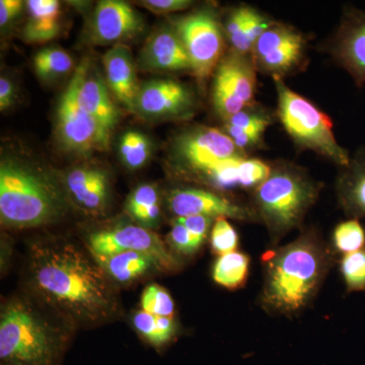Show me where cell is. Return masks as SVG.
I'll use <instances>...</instances> for the list:
<instances>
[{
  "instance_id": "cell-1",
  "label": "cell",
  "mask_w": 365,
  "mask_h": 365,
  "mask_svg": "<svg viewBox=\"0 0 365 365\" xmlns=\"http://www.w3.org/2000/svg\"><path fill=\"white\" fill-rule=\"evenodd\" d=\"M31 277L46 302L72 318L98 321L114 309L105 271L71 245L35 248Z\"/></svg>"
},
{
  "instance_id": "cell-2",
  "label": "cell",
  "mask_w": 365,
  "mask_h": 365,
  "mask_svg": "<svg viewBox=\"0 0 365 365\" xmlns=\"http://www.w3.org/2000/svg\"><path fill=\"white\" fill-rule=\"evenodd\" d=\"M259 302L268 314L294 316L317 297L335 262V251L314 227L264 256Z\"/></svg>"
},
{
  "instance_id": "cell-3",
  "label": "cell",
  "mask_w": 365,
  "mask_h": 365,
  "mask_svg": "<svg viewBox=\"0 0 365 365\" xmlns=\"http://www.w3.org/2000/svg\"><path fill=\"white\" fill-rule=\"evenodd\" d=\"M323 185L306 169L285 162L272 163L267 179L251 191V206L267 230L272 246L302 227L319 199Z\"/></svg>"
},
{
  "instance_id": "cell-4",
  "label": "cell",
  "mask_w": 365,
  "mask_h": 365,
  "mask_svg": "<svg viewBox=\"0 0 365 365\" xmlns=\"http://www.w3.org/2000/svg\"><path fill=\"white\" fill-rule=\"evenodd\" d=\"M58 189L49 179L13 160L0 165V215L14 227L51 222L62 210Z\"/></svg>"
},
{
  "instance_id": "cell-5",
  "label": "cell",
  "mask_w": 365,
  "mask_h": 365,
  "mask_svg": "<svg viewBox=\"0 0 365 365\" xmlns=\"http://www.w3.org/2000/svg\"><path fill=\"white\" fill-rule=\"evenodd\" d=\"M63 348L61 334L25 302H11L2 312L1 365H58Z\"/></svg>"
},
{
  "instance_id": "cell-6",
  "label": "cell",
  "mask_w": 365,
  "mask_h": 365,
  "mask_svg": "<svg viewBox=\"0 0 365 365\" xmlns=\"http://www.w3.org/2000/svg\"><path fill=\"white\" fill-rule=\"evenodd\" d=\"M273 81L277 93L276 116L295 145L299 150L313 151L341 168L347 167L351 157L335 138L331 118L292 90L284 79Z\"/></svg>"
},
{
  "instance_id": "cell-7",
  "label": "cell",
  "mask_w": 365,
  "mask_h": 365,
  "mask_svg": "<svg viewBox=\"0 0 365 365\" xmlns=\"http://www.w3.org/2000/svg\"><path fill=\"white\" fill-rule=\"evenodd\" d=\"M174 30L188 54L192 73L199 83H205L225 57V36L215 14L211 11H194L178 19Z\"/></svg>"
},
{
  "instance_id": "cell-8",
  "label": "cell",
  "mask_w": 365,
  "mask_h": 365,
  "mask_svg": "<svg viewBox=\"0 0 365 365\" xmlns=\"http://www.w3.org/2000/svg\"><path fill=\"white\" fill-rule=\"evenodd\" d=\"M306 36L294 26L274 21L251 52L257 71L273 78H284L304 68L307 61Z\"/></svg>"
},
{
  "instance_id": "cell-9",
  "label": "cell",
  "mask_w": 365,
  "mask_h": 365,
  "mask_svg": "<svg viewBox=\"0 0 365 365\" xmlns=\"http://www.w3.org/2000/svg\"><path fill=\"white\" fill-rule=\"evenodd\" d=\"M213 74L212 104L225 121L255 104L257 68L251 56L232 51Z\"/></svg>"
},
{
  "instance_id": "cell-10",
  "label": "cell",
  "mask_w": 365,
  "mask_h": 365,
  "mask_svg": "<svg viewBox=\"0 0 365 365\" xmlns=\"http://www.w3.org/2000/svg\"><path fill=\"white\" fill-rule=\"evenodd\" d=\"M81 78V66L78 67L71 83L64 91L57 109V135L67 150L76 153H88L107 150L110 136L79 108L76 93Z\"/></svg>"
},
{
  "instance_id": "cell-11",
  "label": "cell",
  "mask_w": 365,
  "mask_h": 365,
  "mask_svg": "<svg viewBox=\"0 0 365 365\" xmlns=\"http://www.w3.org/2000/svg\"><path fill=\"white\" fill-rule=\"evenodd\" d=\"M174 150L182 169L193 178L212 163L246 155L227 134L209 127L182 132L175 141Z\"/></svg>"
},
{
  "instance_id": "cell-12",
  "label": "cell",
  "mask_w": 365,
  "mask_h": 365,
  "mask_svg": "<svg viewBox=\"0 0 365 365\" xmlns=\"http://www.w3.org/2000/svg\"><path fill=\"white\" fill-rule=\"evenodd\" d=\"M90 248L95 256H111L122 252L148 255L160 267L172 269L177 262L158 235L146 228L127 225L91 235Z\"/></svg>"
},
{
  "instance_id": "cell-13",
  "label": "cell",
  "mask_w": 365,
  "mask_h": 365,
  "mask_svg": "<svg viewBox=\"0 0 365 365\" xmlns=\"http://www.w3.org/2000/svg\"><path fill=\"white\" fill-rule=\"evenodd\" d=\"M169 206L176 218L201 215L208 216L213 220L222 217L239 222H259L251 204L247 205L205 189L175 190L170 193Z\"/></svg>"
},
{
  "instance_id": "cell-14",
  "label": "cell",
  "mask_w": 365,
  "mask_h": 365,
  "mask_svg": "<svg viewBox=\"0 0 365 365\" xmlns=\"http://www.w3.org/2000/svg\"><path fill=\"white\" fill-rule=\"evenodd\" d=\"M327 51L351 76L357 86L365 83V11L347 9Z\"/></svg>"
},
{
  "instance_id": "cell-15",
  "label": "cell",
  "mask_w": 365,
  "mask_h": 365,
  "mask_svg": "<svg viewBox=\"0 0 365 365\" xmlns=\"http://www.w3.org/2000/svg\"><path fill=\"white\" fill-rule=\"evenodd\" d=\"M194 107L195 98L186 86L173 79H160L139 88L135 111L150 117H180L190 114Z\"/></svg>"
},
{
  "instance_id": "cell-16",
  "label": "cell",
  "mask_w": 365,
  "mask_h": 365,
  "mask_svg": "<svg viewBox=\"0 0 365 365\" xmlns=\"http://www.w3.org/2000/svg\"><path fill=\"white\" fill-rule=\"evenodd\" d=\"M143 31L141 16L126 2H98L91 21V38L95 44L107 45L134 37Z\"/></svg>"
},
{
  "instance_id": "cell-17",
  "label": "cell",
  "mask_w": 365,
  "mask_h": 365,
  "mask_svg": "<svg viewBox=\"0 0 365 365\" xmlns=\"http://www.w3.org/2000/svg\"><path fill=\"white\" fill-rule=\"evenodd\" d=\"M81 78L76 93L79 108L110 136L119 121V112L110 98L107 86L98 76L91 74L88 61L81 64Z\"/></svg>"
},
{
  "instance_id": "cell-18",
  "label": "cell",
  "mask_w": 365,
  "mask_h": 365,
  "mask_svg": "<svg viewBox=\"0 0 365 365\" xmlns=\"http://www.w3.org/2000/svg\"><path fill=\"white\" fill-rule=\"evenodd\" d=\"M140 64L146 71L192 72L188 54L175 30L155 33L141 51Z\"/></svg>"
},
{
  "instance_id": "cell-19",
  "label": "cell",
  "mask_w": 365,
  "mask_h": 365,
  "mask_svg": "<svg viewBox=\"0 0 365 365\" xmlns=\"http://www.w3.org/2000/svg\"><path fill=\"white\" fill-rule=\"evenodd\" d=\"M108 86L125 107L135 111L139 86L131 52L126 46L118 44L103 57Z\"/></svg>"
},
{
  "instance_id": "cell-20",
  "label": "cell",
  "mask_w": 365,
  "mask_h": 365,
  "mask_svg": "<svg viewBox=\"0 0 365 365\" xmlns=\"http://www.w3.org/2000/svg\"><path fill=\"white\" fill-rule=\"evenodd\" d=\"M336 191L346 215L357 220L365 217V150L359 151L349 165L342 168Z\"/></svg>"
},
{
  "instance_id": "cell-21",
  "label": "cell",
  "mask_w": 365,
  "mask_h": 365,
  "mask_svg": "<svg viewBox=\"0 0 365 365\" xmlns=\"http://www.w3.org/2000/svg\"><path fill=\"white\" fill-rule=\"evenodd\" d=\"M66 185L71 196L90 211L104 207L109 194V182L104 172L93 168H78L66 177Z\"/></svg>"
},
{
  "instance_id": "cell-22",
  "label": "cell",
  "mask_w": 365,
  "mask_h": 365,
  "mask_svg": "<svg viewBox=\"0 0 365 365\" xmlns=\"http://www.w3.org/2000/svg\"><path fill=\"white\" fill-rule=\"evenodd\" d=\"M26 21L24 38L30 43H45L56 38L60 32V4L56 0L26 1Z\"/></svg>"
},
{
  "instance_id": "cell-23",
  "label": "cell",
  "mask_w": 365,
  "mask_h": 365,
  "mask_svg": "<svg viewBox=\"0 0 365 365\" xmlns=\"http://www.w3.org/2000/svg\"><path fill=\"white\" fill-rule=\"evenodd\" d=\"M98 264L118 282L127 283L140 277L153 265H157L148 255L122 252L111 256H96Z\"/></svg>"
},
{
  "instance_id": "cell-24",
  "label": "cell",
  "mask_w": 365,
  "mask_h": 365,
  "mask_svg": "<svg viewBox=\"0 0 365 365\" xmlns=\"http://www.w3.org/2000/svg\"><path fill=\"white\" fill-rule=\"evenodd\" d=\"M250 257L232 252L218 257L213 267V280L220 287L234 290L242 287L249 277Z\"/></svg>"
},
{
  "instance_id": "cell-25",
  "label": "cell",
  "mask_w": 365,
  "mask_h": 365,
  "mask_svg": "<svg viewBox=\"0 0 365 365\" xmlns=\"http://www.w3.org/2000/svg\"><path fill=\"white\" fill-rule=\"evenodd\" d=\"M247 158V155H242L212 163L198 173L194 179L205 182L208 186L220 191L242 189L241 165L242 160Z\"/></svg>"
},
{
  "instance_id": "cell-26",
  "label": "cell",
  "mask_w": 365,
  "mask_h": 365,
  "mask_svg": "<svg viewBox=\"0 0 365 365\" xmlns=\"http://www.w3.org/2000/svg\"><path fill=\"white\" fill-rule=\"evenodd\" d=\"M133 323L143 337L155 346L165 345L176 333L174 317H158L141 311L134 316Z\"/></svg>"
},
{
  "instance_id": "cell-27",
  "label": "cell",
  "mask_w": 365,
  "mask_h": 365,
  "mask_svg": "<svg viewBox=\"0 0 365 365\" xmlns=\"http://www.w3.org/2000/svg\"><path fill=\"white\" fill-rule=\"evenodd\" d=\"M34 66L41 79L54 81L66 76L73 68V59L60 48H47L37 53L34 58Z\"/></svg>"
},
{
  "instance_id": "cell-28",
  "label": "cell",
  "mask_w": 365,
  "mask_h": 365,
  "mask_svg": "<svg viewBox=\"0 0 365 365\" xmlns=\"http://www.w3.org/2000/svg\"><path fill=\"white\" fill-rule=\"evenodd\" d=\"M333 249L344 255L365 249V230L357 218L340 222L333 232Z\"/></svg>"
},
{
  "instance_id": "cell-29",
  "label": "cell",
  "mask_w": 365,
  "mask_h": 365,
  "mask_svg": "<svg viewBox=\"0 0 365 365\" xmlns=\"http://www.w3.org/2000/svg\"><path fill=\"white\" fill-rule=\"evenodd\" d=\"M120 155L130 169H139L150 155V141L148 136L137 131L126 132L120 141Z\"/></svg>"
},
{
  "instance_id": "cell-30",
  "label": "cell",
  "mask_w": 365,
  "mask_h": 365,
  "mask_svg": "<svg viewBox=\"0 0 365 365\" xmlns=\"http://www.w3.org/2000/svg\"><path fill=\"white\" fill-rule=\"evenodd\" d=\"M340 270L348 292L365 290V249L344 255L340 262Z\"/></svg>"
},
{
  "instance_id": "cell-31",
  "label": "cell",
  "mask_w": 365,
  "mask_h": 365,
  "mask_svg": "<svg viewBox=\"0 0 365 365\" xmlns=\"http://www.w3.org/2000/svg\"><path fill=\"white\" fill-rule=\"evenodd\" d=\"M272 115L269 114L266 110L261 109L254 104L230 117L225 121V125L242 130L266 132L268 127L272 124Z\"/></svg>"
},
{
  "instance_id": "cell-32",
  "label": "cell",
  "mask_w": 365,
  "mask_h": 365,
  "mask_svg": "<svg viewBox=\"0 0 365 365\" xmlns=\"http://www.w3.org/2000/svg\"><path fill=\"white\" fill-rule=\"evenodd\" d=\"M143 311L158 317H174L175 304L165 288L157 284L146 287L141 299Z\"/></svg>"
},
{
  "instance_id": "cell-33",
  "label": "cell",
  "mask_w": 365,
  "mask_h": 365,
  "mask_svg": "<svg viewBox=\"0 0 365 365\" xmlns=\"http://www.w3.org/2000/svg\"><path fill=\"white\" fill-rule=\"evenodd\" d=\"M239 247V235L227 218H217L211 230V248L213 253L222 255L232 253Z\"/></svg>"
},
{
  "instance_id": "cell-34",
  "label": "cell",
  "mask_w": 365,
  "mask_h": 365,
  "mask_svg": "<svg viewBox=\"0 0 365 365\" xmlns=\"http://www.w3.org/2000/svg\"><path fill=\"white\" fill-rule=\"evenodd\" d=\"M158 204V190L153 185H141L132 192L126 209L133 217L150 206Z\"/></svg>"
},
{
  "instance_id": "cell-35",
  "label": "cell",
  "mask_w": 365,
  "mask_h": 365,
  "mask_svg": "<svg viewBox=\"0 0 365 365\" xmlns=\"http://www.w3.org/2000/svg\"><path fill=\"white\" fill-rule=\"evenodd\" d=\"M169 239L170 245L185 256H191L201 248V245L190 234L189 230L176 220L173 222Z\"/></svg>"
},
{
  "instance_id": "cell-36",
  "label": "cell",
  "mask_w": 365,
  "mask_h": 365,
  "mask_svg": "<svg viewBox=\"0 0 365 365\" xmlns=\"http://www.w3.org/2000/svg\"><path fill=\"white\" fill-rule=\"evenodd\" d=\"M225 133L230 136L235 146L244 153L246 150L260 148L263 144V136L265 131L242 130V129L227 126V125H225Z\"/></svg>"
},
{
  "instance_id": "cell-37",
  "label": "cell",
  "mask_w": 365,
  "mask_h": 365,
  "mask_svg": "<svg viewBox=\"0 0 365 365\" xmlns=\"http://www.w3.org/2000/svg\"><path fill=\"white\" fill-rule=\"evenodd\" d=\"M175 220L181 222L201 246L207 237L213 220H215L208 216L201 215L187 216V217L175 218Z\"/></svg>"
},
{
  "instance_id": "cell-38",
  "label": "cell",
  "mask_w": 365,
  "mask_h": 365,
  "mask_svg": "<svg viewBox=\"0 0 365 365\" xmlns=\"http://www.w3.org/2000/svg\"><path fill=\"white\" fill-rule=\"evenodd\" d=\"M141 6L155 14H170L185 11L192 6L189 0H144Z\"/></svg>"
},
{
  "instance_id": "cell-39",
  "label": "cell",
  "mask_w": 365,
  "mask_h": 365,
  "mask_svg": "<svg viewBox=\"0 0 365 365\" xmlns=\"http://www.w3.org/2000/svg\"><path fill=\"white\" fill-rule=\"evenodd\" d=\"M23 1L20 0H1L0 1V26L1 28L11 23L20 14Z\"/></svg>"
},
{
  "instance_id": "cell-40",
  "label": "cell",
  "mask_w": 365,
  "mask_h": 365,
  "mask_svg": "<svg viewBox=\"0 0 365 365\" xmlns=\"http://www.w3.org/2000/svg\"><path fill=\"white\" fill-rule=\"evenodd\" d=\"M14 100V88L9 79L2 76L0 78V109L1 111L9 109Z\"/></svg>"
},
{
  "instance_id": "cell-41",
  "label": "cell",
  "mask_w": 365,
  "mask_h": 365,
  "mask_svg": "<svg viewBox=\"0 0 365 365\" xmlns=\"http://www.w3.org/2000/svg\"><path fill=\"white\" fill-rule=\"evenodd\" d=\"M160 215V204H155V205L150 206V207L146 208L145 210L141 211L134 218L138 222L145 223V225H153V223L157 222Z\"/></svg>"
}]
</instances>
